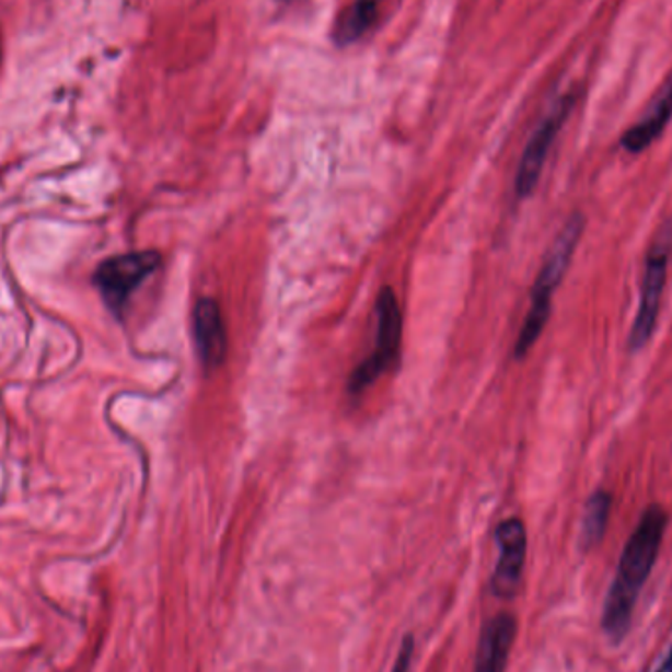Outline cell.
I'll list each match as a JSON object with an SVG mask.
<instances>
[{"instance_id": "1", "label": "cell", "mask_w": 672, "mask_h": 672, "mask_svg": "<svg viewBox=\"0 0 672 672\" xmlns=\"http://www.w3.org/2000/svg\"><path fill=\"white\" fill-rule=\"evenodd\" d=\"M667 525V511L659 503H653L645 509L632 537L625 543L602 610V632L612 645L622 644L632 629L635 605L653 572Z\"/></svg>"}, {"instance_id": "2", "label": "cell", "mask_w": 672, "mask_h": 672, "mask_svg": "<svg viewBox=\"0 0 672 672\" xmlns=\"http://www.w3.org/2000/svg\"><path fill=\"white\" fill-rule=\"evenodd\" d=\"M587 219L582 212H572L565 222V227L560 229L557 239L551 244L543 268L538 271L537 279L533 283V293H531V308H529L528 317L523 327L519 331L518 343H515V356L523 358L531 350V346L535 345L538 336L543 333V328L547 325L551 317V303L553 296L557 291L560 281L567 276L568 266L572 262V256L577 252L580 239L584 234Z\"/></svg>"}, {"instance_id": "3", "label": "cell", "mask_w": 672, "mask_h": 672, "mask_svg": "<svg viewBox=\"0 0 672 672\" xmlns=\"http://www.w3.org/2000/svg\"><path fill=\"white\" fill-rule=\"evenodd\" d=\"M160 264L162 256L154 251L132 252L105 259L96 268L93 281L105 299L106 308L120 317L130 296L160 268Z\"/></svg>"}, {"instance_id": "4", "label": "cell", "mask_w": 672, "mask_h": 672, "mask_svg": "<svg viewBox=\"0 0 672 672\" xmlns=\"http://www.w3.org/2000/svg\"><path fill=\"white\" fill-rule=\"evenodd\" d=\"M375 313H378V335H375L374 352L356 368L355 374L350 378V392L355 394L364 392L368 385H372L374 380L394 364L402 346V311L392 289L385 288L380 291Z\"/></svg>"}, {"instance_id": "5", "label": "cell", "mask_w": 672, "mask_h": 672, "mask_svg": "<svg viewBox=\"0 0 672 672\" xmlns=\"http://www.w3.org/2000/svg\"><path fill=\"white\" fill-rule=\"evenodd\" d=\"M667 269H669V244L664 241H657L645 262L641 299H639L637 315H635L634 325L629 331V340H627L632 352L641 350L653 338L657 318L661 313L664 286H667Z\"/></svg>"}, {"instance_id": "6", "label": "cell", "mask_w": 672, "mask_h": 672, "mask_svg": "<svg viewBox=\"0 0 672 672\" xmlns=\"http://www.w3.org/2000/svg\"><path fill=\"white\" fill-rule=\"evenodd\" d=\"M575 103H577L575 93L563 96L531 136V140L525 146V152L521 155L518 175H515V192H518L519 197H529L531 193L535 192L538 177H541L545 162H547L548 152L555 144L560 128L567 123L570 111L575 108Z\"/></svg>"}, {"instance_id": "7", "label": "cell", "mask_w": 672, "mask_h": 672, "mask_svg": "<svg viewBox=\"0 0 672 672\" xmlns=\"http://www.w3.org/2000/svg\"><path fill=\"white\" fill-rule=\"evenodd\" d=\"M496 543L500 557L491 577V592L501 600H511L518 594L528 558V531L523 521L518 518L501 521L496 529Z\"/></svg>"}, {"instance_id": "8", "label": "cell", "mask_w": 672, "mask_h": 672, "mask_svg": "<svg viewBox=\"0 0 672 672\" xmlns=\"http://www.w3.org/2000/svg\"><path fill=\"white\" fill-rule=\"evenodd\" d=\"M518 619L508 612L490 617L482 627L474 672H506L515 644Z\"/></svg>"}, {"instance_id": "9", "label": "cell", "mask_w": 672, "mask_h": 672, "mask_svg": "<svg viewBox=\"0 0 672 672\" xmlns=\"http://www.w3.org/2000/svg\"><path fill=\"white\" fill-rule=\"evenodd\" d=\"M195 343L207 368H219L227 356L221 309L212 299H199L195 308Z\"/></svg>"}, {"instance_id": "10", "label": "cell", "mask_w": 672, "mask_h": 672, "mask_svg": "<svg viewBox=\"0 0 672 672\" xmlns=\"http://www.w3.org/2000/svg\"><path fill=\"white\" fill-rule=\"evenodd\" d=\"M672 118V76L669 83L661 91V96L654 101L651 111L641 118L637 125L632 126L622 136V148L629 154H641L653 144L659 136L663 135Z\"/></svg>"}, {"instance_id": "11", "label": "cell", "mask_w": 672, "mask_h": 672, "mask_svg": "<svg viewBox=\"0 0 672 672\" xmlns=\"http://www.w3.org/2000/svg\"><path fill=\"white\" fill-rule=\"evenodd\" d=\"M612 513V494L598 490L588 498L580 521V548L588 553L600 545Z\"/></svg>"}, {"instance_id": "12", "label": "cell", "mask_w": 672, "mask_h": 672, "mask_svg": "<svg viewBox=\"0 0 672 672\" xmlns=\"http://www.w3.org/2000/svg\"><path fill=\"white\" fill-rule=\"evenodd\" d=\"M384 0H355V4L346 10L335 26V42L338 46H348L362 38L368 28L374 24Z\"/></svg>"}, {"instance_id": "13", "label": "cell", "mask_w": 672, "mask_h": 672, "mask_svg": "<svg viewBox=\"0 0 672 672\" xmlns=\"http://www.w3.org/2000/svg\"><path fill=\"white\" fill-rule=\"evenodd\" d=\"M414 649V637H412V635H405L404 644H402V647H399V653H397V659H395V664L392 672H409V664H412Z\"/></svg>"}, {"instance_id": "14", "label": "cell", "mask_w": 672, "mask_h": 672, "mask_svg": "<svg viewBox=\"0 0 672 672\" xmlns=\"http://www.w3.org/2000/svg\"><path fill=\"white\" fill-rule=\"evenodd\" d=\"M654 672H672V645L669 653L664 654L663 663L659 664V669Z\"/></svg>"}]
</instances>
